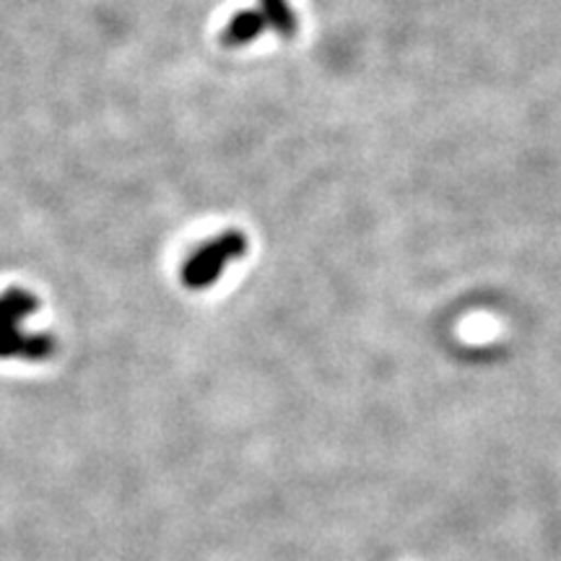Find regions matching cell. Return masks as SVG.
I'll return each mask as SVG.
<instances>
[{
	"label": "cell",
	"mask_w": 561,
	"mask_h": 561,
	"mask_svg": "<svg viewBox=\"0 0 561 561\" xmlns=\"http://www.w3.org/2000/svg\"><path fill=\"white\" fill-rule=\"evenodd\" d=\"M37 310V297L26 289H9L0 294V359H47L53 354L50 335H24L21 320Z\"/></svg>",
	"instance_id": "6da1fadb"
},
{
	"label": "cell",
	"mask_w": 561,
	"mask_h": 561,
	"mask_svg": "<svg viewBox=\"0 0 561 561\" xmlns=\"http://www.w3.org/2000/svg\"><path fill=\"white\" fill-rule=\"evenodd\" d=\"M244 252H248V237L237 229L224 231L216 240H210L195 250L191 261H185L180 273L182 284L193 291L208 289V286H214L221 278L224 268L229 263L240 261Z\"/></svg>",
	"instance_id": "7a4b0ae2"
},
{
	"label": "cell",
	"mask_w": 561,
	"mask_h": 561,
	"mask_svg": "<svg viewBox=\"0 0 561 561\" xmlns=\"http://www.w3.org/2000/svg\"><path fill=\"white\" fill-rule=\"evenodd\" d=\"M265 30H268V21H265L263 11H240L229 21L227 30L221 32V45L224 47L252 45L257 37H263Z\"/></svg>",
	"instance_id": "3957f363"
},
{
	"label": "cell",
	"mask_w": 561,
	"mask_h": 561,
	"mask_svg": "<svg viewBox=\"0 0 561 561\" xmlns=\"http://www.w3.org/2000/svg\"><path fill=\"white\" fill-rule=\"evenodd\" d=\"M261 9L271 30L278 32L280 37L297 34V13H294L289 0H261Z\"/></svg>",
	"instance_id": "277c9868"
}]
</instances>
